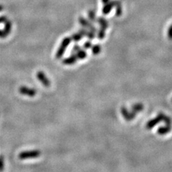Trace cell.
<instances>
[{
  "mask_svg": "<svg viewBox=\"0 0 172 172\" xmlns=\"http://www.w3.org/2000/svg\"><path fill=\"white\" fill-rule=\"evenodd\" d=\"M41 156V151L39 150H32V151H25L20 153L18 157L21 160L28 159H36Z\"/></svg>",
  "mask_w": 172,
  "mask_h": 172,
  "instance_id": "cell-1",
  "label": "cell"
},
{
  "mask_svg": "<svg viewBox=\"0 0 172 172\" xmlns=\"http://www.w3.org/2000/svg\"><path fill=\"white\" fill-rule=\"evenodd\" d=\"M71 41H72L71 37H65V38H64L63 40H62V43H61L60 44V48H59V49L57 50V52H56V55H55L56 58L60 59L61 57H62V56L64 55L65 50H66L67 48H68V45H70V43H71Z\"/></svg>",
  "mask_w": 172,
  "mask_h": 172,
  "instance_id": "cell-2",
  "label": "cell"
},
{
  "mask_svg": "<svg viewBox=\"0 0 172 172\" xmlns=\"http://www.w3.org/2000/svg\"><path fill=\"white\" fill-rule=\"evenodd\" d=\"M19 91L20 94L29 97H34L37 94V90L33 88L26 87V86H21L19 89Z\"/></svg>",
  "mask_w": 172,
  "mask_h": 172,
  "instance_id": "cell-3",
  "label": "cell"
},
{
  "mask_svg": "<svg viewBox=\"0 0 172 172\" xmlns=\"http://www.w3.org/2000/svg\"><path fill=\"white\" fill-rule=\"evenodd\" d=\"M37 78L38 79V80L45 87H48L50 85V81L48 79V78L47 77L46 75L42 71H39L37 73Z\"/></svg>",
  "mask_w": 172,
  "mask_h": 172,
  "instance_id": "cell-4",
  "label": "cell"
},
{
  "mask_svg": "<svg viewBox=\"0 0 172 172\" xmlns=\"http://www.w3.org/2000/svg\"><path fill=\"white\" fill-rule=\"evenodd\" d=\"M79 22H80V24L84 28H85V29H90V30L91 31V32H94V33H95V32H97L96 28H95V27L91 24V23L87 21V20H86L85 19L83 18V17H80Z\"/></svg>",
  "mask_w": 172,
  "mask_h": 172,
  "instance_id": "cell-5",
  "label": "cell"
},
{
  "mask_svg": "<svg viewBox=\"0 0 172 172\" xmlns=\"http://www.w3.org/2000/svg\"><path fill=\"white\" fill-rule=\"evenodd\" d=\"M117 1L118 0H110L108 3L105 4V6L103 8V13L104 15H108L110 12V11L112 10V9L113 7H115V4H116Z\"/></svg>",
  "mask_w": 172,
  "mask_h": 172,
  "instance_id": "cell-6",
  "label": "cell"
},
{
  "mask_svg": "<svg viewBox=\"0 0 172 172\" xmlns=\"http://www.w3.org/2000/svg\"><path fill=\"white\" fill-rule=\"evenodd\" d=\"M78 60V57H76V55H72L71 56H70V57H67V58H65V60H63V61H62V63H63L64 65H72L76 64Z\"/></svg>",
  "mask_w": 172,
  "mask_h": 172,
  "instance_id": "cell-7",
  "label": "cell"
},
{
  "mask_svg": "<svg viewBox=\"0 0 172 172\" xmlns=\"http://www.w3.org/2000/svg\"><path fill=\"white\" fill-rule=\"evenodd\" d=\"M79 32L82 34L83 36H86V37H88L89 39H93L95 36L94 32H91V31H87V29H85V28L80 29Z\"/></svg>",
  "mask_w": 172,
  "mask_h": 172,
  "instance_id": "cell-8",
  "label": "cell"
},
{
  "mask_svg": "<svg viewBox=\"0 0 172 172\" xmlns=\"http://www.w3.org/2000/svg\"><path fill=\"white\" fill-rule=\"evenodd\" d=\"M121 113H122V114H123V117H124V118H126V120H128L133 119V118H134V116H135L134 113H133L132 115H131V113L128 112V110H126V109L124 107H123L121 108Z\"/></svg>",
  "mask_w": 172,
  "mask_h": 172,
  "instance_id": "cell-9",
  "label": "cell"
},
{
  "mask_svg": "<svg viewBox=\"0 0 172 172\" xmlns=\"http://www.w3.org/2000/svg\"><path fill=\"white\" fill-rule=\"evenodd\" d=\"M97 21H98V22L99 23V24L101 25V28L106 29L109 26L108 22L107 20H106L105 18H103V17H99Z\"/></svg>",
  "mask_w": 172,
  "mask_h": 172,
  "instance_id": "cell-10",
  "label": "cell"
},
{
  "mask_svg": "<svg viewBox=\"0 0 172 172\" xmlns=\"http://www.w3.org/2000/svg\"><path fill=\"white\" fill-rule=\"evenodd\" d=\"M4 31L6 32L7 34H9V33L12 31V24L10 21H9L8 20H7L5 21V23H4Z\"/></svg>",
  "mask_w": 172,
  "mask_h": 172,
  "instance_id": "cell-11",
  "label": "cell"
},
{
  "mask_svg": "<svg viewBox=\"0 0 172 172\" xmlns=\"http://www.w3.org/2000/svg\"><path fill=\"white\" fill-rule=\"evenodd\" d=\"M115 15L117 17H119L122 15V6H121V2L120 1H117L116 4L115 6Z\"/></svg>",
  "mask_w": 172,
  "mask_h": 172,
  "instance_id": "cell-12",
  "label": "cell"
},
{
  "mask_svg": "<svg viewBox=\"0 0 172 172\" xmlns=\"http://www.w3.org/2000/svg\"><path fill=\"white\" fill-rule=\"evenodd\" d=\"M76 55L78 59H79V60H83V59L85 58L86 56H87V52L85 50H80L79 51L77 52V53Z\"/></svg>",
  "mask_w": 172,
  "mask_h": 172,
  "instance_id": "cell-13",
  "label": "cell"
},
{
  "mask_svg": "<svg viewBox=\"0 0 172 172\" xmlns=\"http://www.w3.org/2000/svg\"><path fill=\"white\" fill-rule=\"evenodd\" d=\"M92 48V53L95 55H97L100 54L101 51V48L100 46V45H95L91 47Z\"/></svg>",
  "mask_w": 172,
  "mask_h": 172,
  "instance_id": "cell-14",
  "label": "cell"
},
{
  "mask_svg": "<svg viewBox=\"0 0 172 172\" xmlns=\"http://www.w3.org/2000/svg\"><path fill=\"white\" fill-rule=\"evenodd\" d=\"M83 37V36L80 33H76V34H73V35H72L71 39L72 40H73V41L75 42H79L82 40Z\"/></svg>",
  "mask_w": 172,
  "mask_h": 172,
  "instance_id": "cell-15",
  "label": "cell"
},
{
  "mask_svg": "<svg viewBox=\"0 0 172 172\" xmlns=\"http://www.w3.org/2000/svg\"><path fill=\"white\" fill-rule=\"evenodd\" d=\"M106 36V29L101 28L98 32V37L100 40H103Z\"/></svg>",
  "mask_w": 172,
  "mask_h": 172,
  "instance_id": "cell-16",
  "label": "cell"
},
{
  "mask_svg": "<svg viewBox=\"0 0 172 172\" xmlns=\"http://www.w3.org/2000/svg\"><path fill=\"white\" fill-rule=\"evenodd\" d=\"M88 17L92 22L95 21V14L93 10H90L88 12Z\"/></svg>",
  "mask_w": 172,
  "mask_h": 172,
  "instance_id": "cell-17",
  "label": "cell"
},
{
  "mask_svg": "<svg viewBox=\"0 0 172 172\" xmlns=\"http://www.w3.org/2000/svg\"><path fill=\"white\" fill-rule=\"evenodd\" d=\"M159 119L153 120L152 121H151V122H150V123H148V124H147V128H148V129H151V128H152L153 126H154V124L156 125V123H157L159 121Z\"/></svg>",
  "mask_w": 172,
  "mask_h": 172,
  "instance_id": "cell-18",
  "label": "cell"
},
{
  "mask_svg": "<svg viewBox=\"0 0 172 172\" xmlns=\"http://www.w3.org/2000/svg\"><path fill=\"white\" fill-rule=\"evenodd\" d=\"M80 50V48L79 45H76L73 47V49H72V55H76L77 53V52L79 51Z\"/></svg>",
  "mask_w": 172,
  "mask_h": 172,
  "instance_id": "cell-19",
  "label": "cell"
},
{
  "mask_svg": "<svg viewBox=\"0 0 172 172\" xmlns=\"http://www.w3.org/2000/svg\"><path fill=\"white\" fill-rule=\"evenodd\" d=\"M4 169V159L2 156H0V171H2Z\"/></svg>",
  "mask_w": 172,
  "mask_h": 172,
  "instance_id": "cell-20",
  "label": "cell"
},
{
  "mask_svg": "<svg viewBox=\"0 0 172 172\" xmlns=\"http://www.w3.org/2000/svg\"><path fill=\"white\" fill-rule=\"evenodd\" d=\"M91 47H92V44L90 41H87L86 43H84L83 45V48H85V49H90V48H91Z\"/></svg>",
  "mask_w": 172,
  "mask_h": 172,
  "instance_id": "cell-21",
  "label": "cell"
},
{
  "mask_svg": "<svg viewBox=\"0 0 172 172\" xmlns=\"http://www.w3.org/2000/svg\"><path fill=\"white\" fill-rule=\"evenodd\" d=\"M8 36V34L6 33L4 30H0V38H5Z\"/></svg>",
  "mask_w": 172,
  "mask_h": 172,
  "instance_id": "cell-22",
  "label": "cell"
},
{
  "mask_svg": "<svg viewBox=\"0 0 172 172\" xmlns=\"http://www.w3.org/2000/svg\"><path fill=\"white\" fill-rule=\"evenodd\" d=\"M168 37L170 40H172V24L169 27V28Z\"/></svg>",
  "mask_w": 172,
  "mask_h": 172,
  "instance_id": "cell-23",
  "label": "cell"
},
{
  "mask_svg": "<svg viewBox=\"0 0 172 172\" xmlns=\"http://www.w3.org/2000/svg\"><path fill=\"white\" fill-rule=\"evenodd\" d=\"M133 108H134V109L135 110H141L142 108V106L141 104H137V105H134V106H133Z\"/></svg>",
  "mask_w": 172,
  "mask_h": 172,
  "instance_id": "cell-24",
  "label": "cell"
},
{
  "mask_svg": "<svg viewBox=\"0 0 172 172\" xmlns=\"http://www.w3.org/2000/svg\"><path fill=\"white\" fill-rule=\"evenodd\" d=\"M7 17H4V16H1L0 17V23H3V22H5V21L7 20Z\"/></svg>",
  "mask_w": 172,
  "mask_h": 172,
  "instance_id": "cell-25",
  "label": "cell"
},
{
  "mask_svg": "<svg viewBox=\"0 0 172 172\" xmlns=\"http://www.w3.org/2000/svg\"><path fill=\"white\" fill-rule=\"evenodd\" d=\"M110 0H102V2L103 3V4H107V3H108L109 1H110Z\"/></svg>",
  "mask_w": 172,
  "mask_h": 172,
  "instance_id": "cell-26",
  "label": "cell"
},
{
  "mask_svg": "<svg viewBox=\"0 0 172 172\" xmlns=\"http://www.w3.org/2000/svg\"><path fill=\"white\" fill-rule=\"evenodd\" d=\"M3 9H4V8H3L2 6L0 5V12H1V11H2V10H3Z\"/></svg>",
  "mask_w": 172,
  "mask_h": 172,
  "instance_id": "cell-27",
  "label": "cell"
}]
</instances>
